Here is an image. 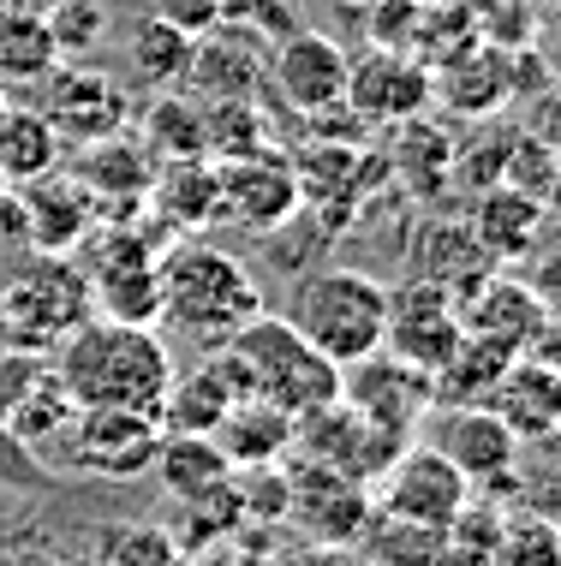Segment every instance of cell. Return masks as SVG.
Masks as SVG:
<instances>
[{
    "label": "cell",
    "instance_id": "d6a6232c",
    "mask_svg": "<svg viewBox=\"0 0 561 566\" xmlns=\"http://www.w3.org/2000/svg\"><path fill=\"white\" fill-rule=\"evenodd\" d=\"M197 119H204V156L227 161V156H251V149L276 144L257 114V102H197Z\"/></svg>",
    "mask_w": 561,
    "mask_h": 566
},
{
    "label": "cell",
    "instance_id": "ba28073f",
    "mask_svg": "<svg viewBox=\"0 0 561 566\" xmlns=\"http://www.w3.org/2000/svg\"><path fill=\"white\" fill-rule=\"evenodd\" d=\"M216 191H221V221H239L251 233H281L299 216V179L293 161L276 144L251 149V156H227L216 161Z\"/></svg>",
    "mask_w": 561,
    "mask_h": 566
},
{
    "label": "cell",
    "instance_id": "52a82bcc",
    "mask_svg": "<svg viewBox=\"0 0 561 566\" xmlns=\"http://www.w3.org/2000/svg\"><path fill=\"white\" fill-rule=\"evenodd\" d=\"M84 286L90 311L114 316V323H156L162 311V256L149 251L138 233H126V221H108V233L84 244Z\"/></svg>",
    "mask_w": 561,
    "mask_h": 566
},
{
    "label": "cell",
    "instance_id": "6da1fadb",
    "mask_svg": "<svg viewBox=\"0 0 561 566\" xmlns=\"http://www.w3.org/2000/svg\"><path fill=\"white\" fill-rule=\"evenodd\" d=\"M54 376L66 381L72 406H138L156 411L174 381V352L149 323L84 316L54 346Z\"/></svg>",
    "mask_w": 561,
    "mask_h": 566
},
{
    "label": "cell",
    "instance_id": "4dcf8cb0",
    "mask_svg": "<svg viewBox=\"0 0 561 566\" xmlns=\"http://www.w3.org/2000/svg\"><path fill=\"white\" fill-rule=\"evenodd\" d=\"M72 411H79V406H72L66 381H60V376H54V364L42 358V370L24 381V394H19V400H12V411H7V430L19 436L24 448H37V453H42L60 430H66Z\"/></svg>",
    "mask_w": 561,
    "mask_h": 566
},
{
    "label": "cell",
    "instance_id": "9a60e30c",
    "mask_svg": "<svg viewBox=\"0 0 561 566\" xmlns=\"http://www.w3.org/2000/svg\"><path fill=\"white\" fill-rule=\"evenodd\" d=\"M263 78H276L281 102L293 114H329V108H341L346 54H341V42L323 36V30H287L281 49L269 54Z\"/></svg>",
    "mask_w": 561,
    "mask_h": 566
},
{
    "label": "cell",
    "instance_id": "8d00e7d4",
    "mask_svg": "<svg viewBox=\"0 0 561 566\" xmlns=\"http://www.w3.org/2000/svg\"><path fill=\"white\" fill-rule=\"evenodd\" d=\"M149 12L168 19L174 30H186V36H209L221 24V0H149Z\"/></svg>",
    "mask_w": 561,
    "mask_h": 566
},
{
    "label": "cell",
    "instance_id": "7c38bea8",
    "mask_svg": "<svg viewBox=\"0 0 561 566\" xmlns=\"http://www.w3.org/2000/svg\"><path fill=\"white\" fill-rule=\"evenodd\" d=\"M460 304H454V293H443V286L430 281H406L401 293H388V328H383V352H394V358L418 364V370H443V364L460 352Z\"/></svg>",
    "mask_w": 561,
    "mask_h": 566
},
{
    "label": "cell",
    "instance_id": "60d3db41",
    "mask_svg": "<svg viewBox=\"0 0 561 566\" xmlns=\"http://www.w3.org/2000/svg\"><path fill=\"white\" fill-rule=\"evenodd\" d=\"M216 566H281V560L263 555V548H239V555H221Z\"/></svg>",
    "mask_w": 561,
    "mask_h": 566
},
{
    "label": "cell",
    "instance_id": "4fadbf2b",
    "mask_svg": "<svg viewBox=\"0 0 561 566\" xmlns=\"http://www.w3.org/2000/svg\"><path fill=\"white\" fill-rule=\"evenodd\" d=\"M460 334L502 358L543 352L550 346V298H538L520 281H484L460 298Z\"/></svg>",
    "mask_w": 561,
    "mask_h": 566
},
{
    "label": "cell",
    "instance_id": "f1b7e54d",
    "mask_svg": "<svg viewBox=\"0 0 561 566\" xmlns=\"http://www.w3.org/2000/svg\"><path fill=\"white\" fill-rule=\"evenodd\" d=\"M60 66L37 7H0V84H42Z\"/></svg>",
    "mask_w": 561,
    "mask_h": 566
},
{
    "label": "cell",
    "instance_id": "603a6c76",
    "mask_svg": "<svg viewBox=\"0 0 561 566\" xmlns=\"http://www.w3.org/2000/svg\"><path fill=\"white\" fill-rule=\"evenodd\" d=\"M472 239L484 244L490 263H520L526 251L543 239V203L513 186H490L472 209Z\"/></svg>",
    "mask_w": 561,
    "mask_h": 566
},
{
    "label": "cell",
    "instance_id": "2e32d148",
    "mask_svg": "<svg viewBox=\"0 0 561 566\" xmlns=\"http://www.w3.org/2000/svg\"><path fill=\"white\" fill-rule=\"evenodd\" d=\"M472 489H502L520 465V441L490 406H460L454 418H443V430L430 441Z\"/></svg>",
    "mask_w": 561,
    "mask_h": 566
},
{
    "label": "cell",
    "instance_id": "ab89813d",
    "mask_svg": "<svg viewBox=\"0 0 561 566\" xmlns=\"http://www.w3.org/2000/svg\"><path fill=\"white\" fill-rule=\"evenodd\" d=\"M0 244H24V197H19V186L0 191Z\"/></svg>",
    "mask_w": 561,
    "mask_h": 566
},
{
    "label": "cell",
    "instance_id": "9c48e42d",
    "mask_svg": "<svg viewBox=\"0 0 561 566\" xmlns=\"http://www.w3.org/2000/svg\"><path fill=\"white\" fill-rule=\"evenodd\" d=\"M341 406H353L359 418L383 423L394 436H413L418 418L436 406V388H430V370L394 358V352H371V358L341 370Z\"/></svg>",
    "mask_w": 561,
    "mask_h": 566
},
{
    "label": "cell",
    "instance_id": "8fae6325",
    "mask_svg": "<svg viewBox=\"0 0 561 566\" xmlns=\"http://www.w3.org/2000/svg\"><path fill=\"white\" fill-rule=\"evenodd\" d=\"M376 501L365 483L341 478L329 465H299L287 471V525H299L305 543H359L371 525Z\"/></svg>",
    "mask_w": 561,
    "mask_h": 566
},
{
    "label": "cell",
    "instance_id": "3957f363",
    "mask_svg": "<svg viewBox=\"0 0 561 566\" xmlns=\"http://www.w3.org/2000/svg\"><path fill=\"white\" fill-rule=\"evenodd\" d=\"M221 352H227V364H233L246 400L276 406L293 423L341 400V364H329L316 346L299 340V328L287 323V316L257 311L239 334H227Z\"/></svg>",
    "mask_w": 561,
    "mask_h": 566
},
{
    "label": "cell",
    "instance_id": "4316f807",
    "mask_svg": "<svg viewBox=\"0 0 561 566\" xmlns=\"http://www.w3.org/2000/svg\"><path fill=\"white\" fill-rule=\"evenodd\" d=\"M60 167V132L42 108H0V186H30V179Z\"/></svg>",
    "mask_w": 561,
    "mask_h": 566
},
{
    "label": "cell",
    "instance_id": "5b68a950",
    "mask_svg": "<svg viewBox=\"0 0 561 566\" xmlns=\"http://www.w3.org/2000/svg\"><path fill=\"white\" fill-rule=\"evenodd\" d=\"M162 448V418L156 411H138V406H79L66 418L42 453H54L60 465L84 471V478H102V483H126V478H144L149 459Z\"/></svg>",
    "mask_w": 561,
    "mask_h": 566
},
{
    "label": "cell",
    "instance_id": "cb8c5ba5",
    "mask_svg": "<svg viewBox=\"0 0 561 566\" xmlns=\"http://www.w3.org/2000/svg\"><path fill=\"white\" fill-rule=\"evenodd\" d=\"M149 209L174 227H209L221 221V191H216V161L186 156V161H156L149 179Z\"/></svg>",
    "mask_w": 561,
    "mask_h": 566
},
{
    "label": "cell",
    "instance_id": "30bf717a",
    "mask_svg": "<svg viewBox=\"0 0 561 566\" xmlns=\"http://www.w3.org/2000/svg\"><path fill=\"white\" fill-rule=\"evenodd\" d=\"M466 501H472V483H466L436 448H413V441H406L401 459L383 471V501H376V513L406 518V525L448 531Z\"/></svg>",
    "mask_w": 561,
    "mask_h": 566
},
{
    "label": "cell",
    "instance_id": "83f0119b",
    "mask_svg": "<svg viewBox=\"0 0 561 566\" xmlns=\"http://www.w3.org/2000/svg\"><path fill=\"white\" fill-rule=\"evenodd\" d=\"M149 471H162V483H168L179 501H191V495H204V489H216L221 478H233V465H227V453L216 448V436H179V430H162V448L149 459Z\"/></svg>",
    "mask_w": 561,
    "mask_h": 566
},
{
    "label": "cell",
    "instance_id": "d6986e66",
    "mask_svg": "<svg viewBox=\"0 0 561 566\" xmlns=\"http://www.w3.org/2000/svg\"><path fill=\"white\" fill-rule=\"evenodd\" d=\"M239 400H246V388H239L227 352L209 346L204 364L174 370L168 394H162V406H156V418H162V430H179V436H216V423H221Z\"/></svg>",
    "mask_w": 561,
    "mask_h": 566
},
{
    "label": "cell",
    "instance_id": "44dd1931",
    "mask_svg": "<svg viewBox=\"0 0 561 566\" xmlns=\"http://www.w3.org/2000/svg\"><path fill=\"white\" fill-rule=\"evenodd\" d=\"M19 197H24V239L42 256H72L90 239V191L79 179L42 174L30 186H19Z\"/></svg>",
    "mask_w": 561,
    "mask_h": 566
},
{
    "label": "cell",
    "instance_id": "d4e9b609",
    "mask_svg": "<svg viewBox=\"0 0 561 566\" xmlns=\"http://www.w3.org/2000/svg\"><path fill=\"white\" fill-rule=\"evenodd\" d=\"M216 448L227 453L233 471H251V465H276L281 448H293V418L263 400H239L227 418L216 423Z\"/></svg>",
    "mask_w": 561,
    "mask_h": 566
},
{
    "label": "cell",
    "instance_id": "e0dca14e",
    "mask_svg": "<svg viewBox=\"0 0 561 566\" xmlns=\"http://www.w3.org/2000/svg\"><path fill=\"white\" fill-rule=\"evenodd\" d=\"M263 72H269V60L257 54V42L246 30L216 24L209 36L191 42V66H186V78H179V90H186L191 102H257Z\"/></svg>",
    "mask_w": 561,
    "mask_h": 566
},
{
    "label": "cell",
    "instance_id": "277c9868",
    "mask_svg": "<svg viewBox=\"0 0 561 566\" xmlns=\"http://www.w3.org/2000/svg\"><path fill=\"white\" fill-rule=\"evenodd\" d=\"M287 323L299 328L305 346H316L329 364L346 370V364L383 352L388 286L365 269H311L287 298Z\"/></svg>",
    "mask_w": 561,
    "mask_h": 566
},
{
    "label": "cell",
    "instance_id": "ac0fdd59",
    "mask_svg": "<svg viewBox=\"0 0 561 566\" xmlns=\"http://www.w3.org/2000/svg\"><path fill=\"white\" fill-rule=\"evenodd\" d=\"M424 102H430V78H424V66H413V60H401V54L346 60L341 108H353V119H365V126H401Z\"/></svg>",
    "mask_w": 561,
    "mask_h": 566
},
{
    "label": "cell",
    "instance_id": "1f68e13d",
    "mask_svg": "<svg viewBox=\"0 0 561 566\" xmlns=\"http://www.w3.org/2000/svg\"><path fill=\"white\" fill-rule=\"evenodd\" d=\"M138 144L156 161L204 156V119H197V102L191 96H174V90H156V102H149V114H144V137H138Z\"/></svg>",
    "mask_w": 561,
    "mask_h": 566
},
{
    "label": "cell",
    "instance_id": "d590c367",
    "mask_svg": "<svg viewBox=\"0 0 561 566\" xmlns=\"http://www.w3.org/2000/svg\"><path fill=\"white\" fill-rule=\"evenodd\" d=\"M102 566H191L168 525H114L102 537Z\"/></svg>",
    "mask_w": 561,
    "mask_h": 566
},
{
    "label": "cell",
    "instance_id": "7402d4cb",
    "mask_svg": "<svg viewBox=\"0 0 561 566\" xmlns=\"http://www.w3.org/2000/svg\"><path fill=\"white\" fill-rule=\"evenodd\" d=\"M79 186L90 191V203H108V209H126V203H144L149 197V179H156V156L144 144H132L126 132L114 137H96L84 144V161H79Z\"/></svg>",
    "mask_w": 561,
    "mask_h": 566
},
{
    "label": "cell",
    "instance_id": "b9f144b4",
    "mask_svg": "<svg viewBox=\"0 0 561 566\" xmlns=\"http://www.w3.org/2000/svg\"><path fill=\"white\" fill-rule=\"evenodd\" d=\"M0 7H37V0H0Z\"/></svg>",
    "mask_w": 561,
    "mask_h": 566
},
{
    "label": "cell",
    "instance_id": "ffe728a7",
    "mask_svg": "<svg viewBox=\"0 0 561 566\" xmlns=\"http://www.w3.org/2000/svg\"><path fill=\"white\" fill-rule=\"evenodd\" d=\"M496 418L513 430V441H550L555 436V406H561V381H555V364H550V346L543 352H526V358H513L502 376H496L490 400Z\"/></svg>",
    "mask_w": 561,
    "mask_h": 566
},
{
    "label": "cell",
    "instance_id": "484cf974",
    "mask_svg": "<svg viewBox=\"0 0 561 566\" xmlns=\"http://www.w3.org/2000/svg\"><path fill=\"white\" fill-rule=\"evenodd\" d=\"M191 42L186 30H174L168 19H156V12H144V19H132L126 30V78L144 84V90H179L191 66Z\"/></svg>",
    "mask_w": 561,
    "mask_h": 566
},
{
    "label": "cell",
    "instance_id": "f546056e",
    "mask_svg": "<svg viewBox=\"0 0 561 566\" xmlns=\"http://www.w3.org/2000/svg\"><path fill=\"white\" fill-rule=\"evenodd\" d=\"M359 560L365 566H448V531L371 513L365 537H359Z\"/></svg>",
    "mask_w": 561,
    "mask_h": 566
},
{
    "label": "cell",
    "instance_id": "74e56055",
    "mask_svg": "<svg viewBox=\"0 0 561 566\" xmlns=\"http://www.w3.org/2000/svg\"><path fill=\"white\" fill-rule=\"evenodd\" d=\"M42 370V358L37 352H24V346H7L0 352V423H7V411H12V400L24 394V381Z\"/></svg>",
    "mask_w": 561,
    "mask_h": 566
},
{
    "label": "cell",
    "instance_id": "e575fe53",
    "mask_svg": "<svg viewBox=\"0 0 561 566\" xmlns=\"http://www.w3.org/2000/svg\"><path fill=\"white\" fill-rule=\"evenodd\" d=\"M496 566H555L561 560V531L555 518L532 507V513H508L502 531H496V548H490Z\"/></svg>",
    "mask_w": 561,
    "mask_h": 566
},
{
    "label": "cell",
    "instance_id": "5bb4252c",
    "mask_svg": "<svg viewBox=\"0 0 561 566\" xmlns=\"http://www.w3.org/2000/svg\"><path fill=\"white\" fill-rule=\"evenodd\" d=\"M49 126L60 132V144H96V137L126 132L132 96L114 72H90L84 60H60L49 72Z\"/></svg>",
    "mask_w": 561,
    "mask_h": 566
},
{
    "label": "cell",
    "instance_id": "836d02e7",
    "mask_svg": "<svg viewBox=\"0 0 561 566\" xmlns=\"http://www.w3.org/2000/svg\"><path fill=\"white\" fill-rule=\"evenodd\" d=\"M42 24H49V42L60 60H84L102 49L108 36V7L102 0H42Z\"/></svg>",
    "mask_w": 561,
    "mask_h": 566
},
{
    "label": "cell",
    "instance_id": "8992f818",
    "mask_svg": "<svg viewBox=\"0 0 561 566\" xmlns=\"http://www.w3.org/2000/svg\"><path fill=\"white\" fill-rule=\"evenodd\" d=\"M84 316H96L90 311V286H84V269L66 263V256H42L37 251V269H24L19 281L0 293L7 340L37 352V358H49Z\"/></svg>",
    "mask_w": 561,
    "mask_h": 566
},
{
    "label": "cell",
    "instance_id": "7a4b0ae2",
    "mask_svg": "<svg viewBox=\"0 0 561 566\" xmlns=\"http://www.w3.org/2000/svg\"><path fill=\"white\" fill-rule=\"evenodd\" d=\"M263 311V286L257 274L239 263L221 244H174L162 256V311L156 323H168L174 334H186L191 346H221L227 334H239L251 316Z\"/></svg>",
    "mask_w": 561,
    "mask_h": 566
},
{
    "label": "cell",
    "instance_id": "f35d334b",
    "mask_svg": "<svg viewBox=\"0 0 561 566\" xmlns=\"http://www.w3.org/2000/svg\"><path fill=\"white\" fill-rule=\"evenodd\" d=\"M281 566H365L359 543H299V555H287Z\"/></svg>",
    "mask_w": 561,
    "mask_h": 566
}]
</instances>
